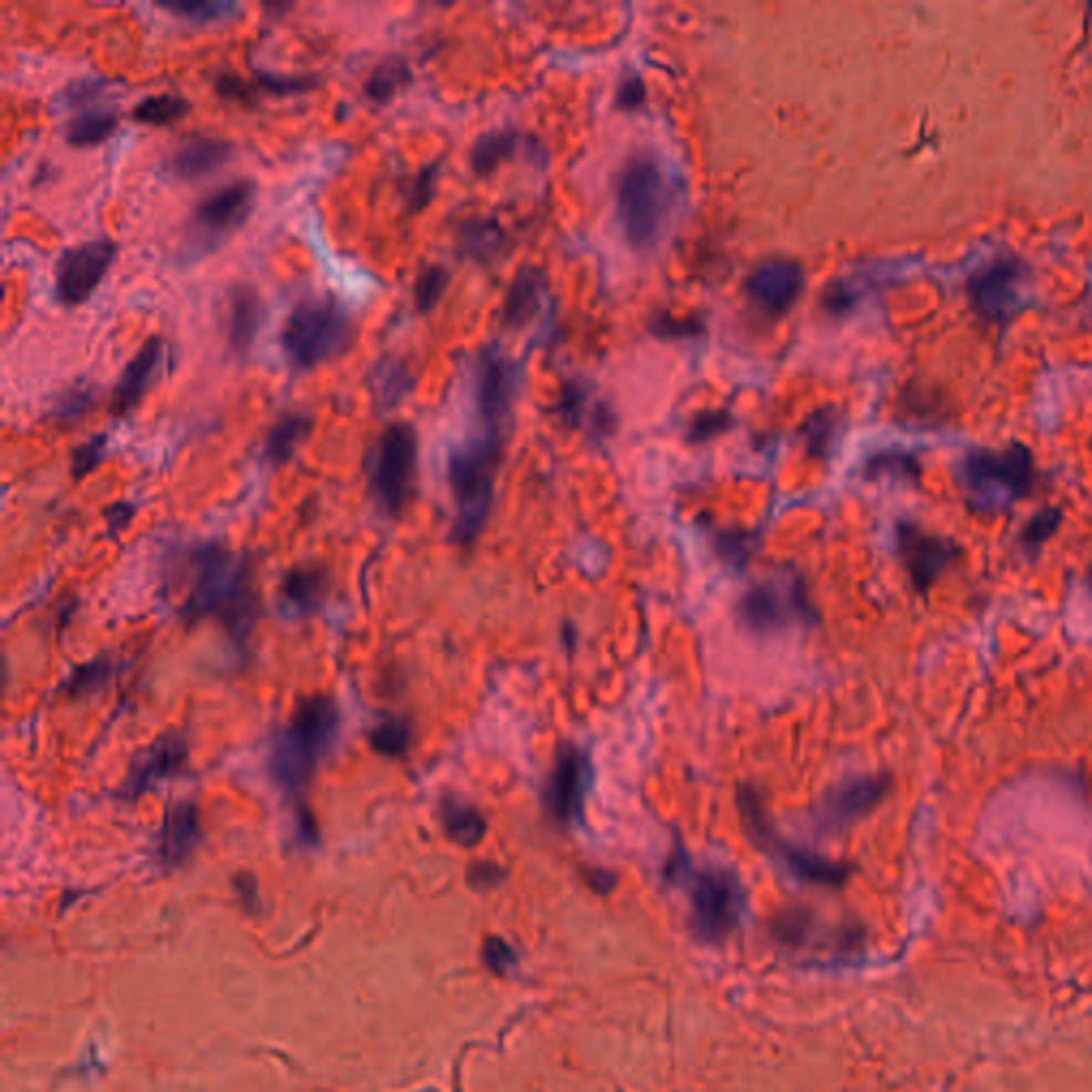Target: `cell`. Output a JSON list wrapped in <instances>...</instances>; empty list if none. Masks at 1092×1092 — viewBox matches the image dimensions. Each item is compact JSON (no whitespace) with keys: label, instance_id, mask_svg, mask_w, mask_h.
<instances>
[{"label":"cell","instance_id":"1","mask_svg":"<svg viewBox=\"0 0 1092 1092\" xmlns=\"http://www.w3.org/2000/svg\"><path fill=\"white\" fill-rule=\"evenodd\" d=\"M193 583L184 604L188 621L218 619L237 642L257 621V594L248 562L220 545H205L193 555Z\"/></svg>","mask_w":1092,"mask_h":1092},{"label":"cell","instance_id":"2","mask_svg":"<svg viewBox=\"0 0 1092 1092\" xmlns=\"http://www.w3.org/2000/svg\"><path fill=\"white\" fill-rule=\"evenodd\" d=\"M340 711L329 696H310L299 702L287 728L278 732L271 751V771L288 792L299 794L318 762L333 749L340 736Z\"/></svg>","mask_w":1092,"mask_h":1092},{"label":"cell","instance_id":"3","mask_svg":"<svg viewBox=\"0 0 1092 1092\" xmlns=\"http://www.w3.org/2000/svg\"><path fill=\"white\" fill-rule=\"evenodd\" d=\"M497 460L499 435L491 433L461 446L451 455L449 481L457 508L453 538L460 545L474 543L490 517Z\"/></svg>","mask_w":1092,"mask_h":1092},{"label":"cell","instance_id":"4","mask_svg":"<svg viewBox=\"0 0 1092 1092\" xmlns=\"http://www.w3.org/2000/svg\"><path fill=\"white\" fill-rule=\"evenodd\" d=\"M350 333V318L336 299H306L288 315L282 348L295 368L310 370L336 357L348 344Z\"/></svg>","mask_w":1092,"mask_h":1092},{"label":"cell","instance_id":"5","mask_svg":"<svg viewBox=\"0 0 1092 1092\" xmlns=\"http://www.w3.org/2000/svg\"><path fill=\"white\" fill-rule=\"evenodd\" d=\"M668 873L674 879L688 877L691 898V920L696 930L709 939H725L741 920L743 888L739 879L723 868L693 870L683 852H677L668 864Z\"/></svg>","mask_w":1092,"mask_h":1092},{"label":"cell","instance_id":"6","mask_svg":"<svg viewBox=\"0 0 1092 1092\" xmlns=\"http://www.w3.org/2000/svg\"><path fill=\"white\" fill-rule=\"evenodd\" d=\"M960 481L978 508L1003 511L1033 490L1031 453L1018 444L1001 453H973L960 467Z\"/></svg>","mask_w":1092,"mask_h":1092},{"label":"cell","instance_id":"7","mask_svg":"<svg viewBox=\"0 0 1092 1092\" xmlns=\"http://www.w3.org/2000/svg\"><path fill=\"white\" fill-rule=\"evenodd\" d=\"M617 202L624 227L633 244H653L670 209V186L660 165L649 156L633 158L621 173Z\"/></svg>","mask_w":1092,"mask_h":1092},{"label":"cell","instance_id":"8","mask_svg":"<svg viewBox=\"0 0 1092 1092\" xmlns=\"http://www.w3.org/2000/svg\"><path fill=\"white\" fill-rule=\"evenodd\" d=\"M416 461L419 442L412 425L393 423L380 433L370 463V478L378 504L389 515H398L410 502L416 483Z\"/></svg>","mask_w":1092,"mask_h":1092},{"label":"cell","instance_id":"9","mask_svg":"<svg viewBox=\"0 0 1092 1092\" xmlns=\"http://www.w3.org/2000/svg\"><path fill=\"white\" fill-rule=\"evenodd\" d=\"M739 811L743 826L748 831L749 838L762 847L764 852L773 854L781 863L785 864L792 873L803 877L813 884H824V886H838L847 877V866L841 863L826 861L813 852H806L803 847H796L787 841H783L779 834L771 831V824L766 820L764 806L760 803L758 794L749 790L748 785L741 787L739 792Z\"/></svg>","mask_w":1092,"mask_h":1092},{"label":"cell","instance_id":"10","mask_svg":"<svg viewBox=\"0 0 1092 1092\" xmlns=\"http://www.w3.org/2000/svg\"><path fill=\"white\" fill-rule=\"evenodd\" d=\"M115 244L107 237L69 248L56 265V295L64 306H80L94 292L114 262Z\"/></svg>","mask_w":1092,"mask_h":1092},{"label":"cell","instance_id":"11","mask_svg":"<svg viewBox=\"0 0 1092 1092\" xmlns=\"http://www.w3.org/2000/svg\"><path fill=\"white\" fill-rule=\"evenodd\" d=\"M589 781V758L575 745L559 749L543 790L546 811L562 824L576 822L583 815Z\"/></svg>","mask_w":1092,"mask_h":1092},{"label":"cell","instance_id":"12","mask_svg":"<svg viewBox=\"0 0 1092 1092\" xmlns=\"http://www.w3.org/2000/svg\"><path fill=\"white\" fill-rule=\"evenodd\" d=\"M890 783L888 775H864L834 785L815 808L820 828L836 833L852 826L884 801Z\"/></svg>","mask_w":1092,"mask_h":1092},{"label":"cell","instance_id":"13","mask_svg":"<svg viewBox=\"0 0 1092 1092\" xmlns=\"http://www.w3.org/2000/svg\"><path fill=\"white\" fill-rule=\"evenodd\" d=\"M811 612L813 608L806 600L801 580H792L787 585H758L745 594L741 602L743 621L755 632H773L794 619L811 621Z\"/></svg>","mask_w":1092,"mask_h":1092},{"label":"cell","instance_id":"14","mask_svg":"<svg viewBox=\"0 0 1092 1092\" xmlns=\"http://www.w3.org/2000/svg\"><path fill=\"white\" fill-rule=\"evenodd\" d=\"M255 184L248 179H235L218 190L205 195L195 205L190 216V230L202 241H218L223 235L237 229L253 209Z\"/></svg>","mask_w":1092,"mask_h":1092},{"label":"cell","instance_id":"15","mask_svg":"<svg viewBox=\"0 0 1092 1092\" xmlns=\"http://www.w3.org/2000/svg\"><path fill=\"white\" fill-rule=\"evenodd\" d=\"M896 540L903 564L918 591H926L960 553L951 538L926 534L911 523L898 525Z\"/></svg>","mask_w":1092,"mask_h":1092},{"label":"cell","instance_id":"16","mask_svg":"<svg viewBox=\"0 0 1092 1092\" xmlns=\"http://www.w3.org/2000/svg\"><path fill=\"white\" fill-rule=\"evenodd\" d=\"M186 741L177 734H169L158 739L154 745L145 749L144 753L135 760L131 773L124 781L122 796L126 799H137L147 792L156 781L172 776L182 769L186 762Z\"/></svg>","mask_w":1092,"mask_h":1092},{"label":"cell","instance_id":"17","mask_svg":"<svg viewBox=\"0 0 1092 1092\" xmlns=\"http://www.w3.org/2000/svg\"><path fill=\"white\" fill-rule=\"evenodd\" d=\"M803 288V269L792 260H769L749 278L751 299L764 310L781 312L794 303Z\"/></svg>","mask_w":1092,"mask_h":1092},{"label":"cell","instance_id":"18","mask_svg":"<svg viewBox=\"0 0 1092 1092\" xmlns=\"http://www.w3.org/2000/svg\"><path fill=\"white\" fill-rule=\"evenodd\" d=\"M476 403H478V414L483 419L485 433L499 435L502 421L508 412L511 403V374L506 363L495 357L493 352H487L478 361V372H476Z\"/></svg>","mask_w":1092,"mask_h":1092},{"label":"cell","instance_id":"19","mask_svg":"<svg viewBox=\"0 0 1092 1092\" xmlns=\"http://www.w3.org/2000/svg\"><path fill=\"white\" fill-rule=\"evenodd\" d=\"M163 359V340L158 336L147 338L140 350L133 354V359L124 365L120 380L115 384L114 395H112V412L122 416L131 412L140 400L144 398L145 391L150 389L154 374L161 365Z\"/></svg>","mask_w":1092,"mask_h":1092},{"label":"cell","instance_id":"20","mask_svg":"<svg viewBox=\"0 0 1092 1092\" xmlns=\"http://www.w3.org/2000/svg\"><path fill=\"white\" fill-rule=\"evenodd\" d=\"M233 158V144L220 137H186L173 147L169 169L179 179H199L220 169Z\"/></svg>","mask_w":1092,"mask_h":1092},{"label":"cell","instance_id":"21","mask_svg":"<svg viewBox=\"0 0 1092 1092\" xmlns=\"http://www.w3.org/2000/svg\"><path fill=\"white\" fill-rule=\"evenodd\" d=\"M262 303L257 288L237 285L227 299V344L235 354L250 350L259 333Z\"/></svg>","mask_w":1092,"mask_h":1092},{"label":"cell","instance_id":"22","mask_svg":"<svg viewBox=\"0 0 1092 1092\" xmlns=\"http://www.w3.org/2000/svg\"><path fill=\"white\" fill-rule=\"evenodd\" d=\"M202 841L199 815L190 803L173 805L163 824L161 833V856L165 863H182L193 854L197 843Z\"/></svg>","mask_w":1092,"mask_h":1092},{"label":"cell","instance_id":"23","mask_svg":"<svg viewBox=\"0 0 1092 1092\" xmlns=\"http://www.w3.org/2000/svg\"><path fill=\"white\" fill-rule=\"evenodd\" d=\"M440 817L446 834L463 847L476 845L487 833V822L481 811L457 796H446L442 801Z\"/></svg>","mask_w":1092,"mask_h":1092},{"label":"cell","instance_id":"24","mask_svg":"<svg viewBox=\"0 0 1092 1092\" xmlns=\"http://www.w3.org/2000/svg\"><path fill=\"white\" fill-rule=\"evenodd\" d=\"M327 578L318 568H299L288 573L282 585V598L290 615H308L324 596Z\"/></svg>","mask_w":1092,"mask_h":1092},{"label":"cell","instance_id":"25","mask_svg":"<svg viewBox=\"0 0 1092 1092\" xmlns=\"http://www.w3.org/2000/svg\"><path fill=\"white\" fill-rule=\"evenodd\" d=\"M372 391L380 408H393L402 402L412 389V374L398 357L380 359L372 370Z\"/></svg>","mask_w":1092,"mask_h":1092},{"label":"cell","instance_id":"26","mask_svg":"<svg viewBox=\"0 0 1092 1092\" xmlns=\"http://www.w3.org/2000/svg\"><path fill=\"white\" fill-rule=\"evenodd\" d=\"M310 425H312V421L306 414H299V412L282 416L269 430V435L265 440V457H267V461L274 463V465L287 463L295 455V451L299 449V444L306 440V435L310 432Z\"/></svg>","mask_w":1092,"mask_h":1092},{"label":"cell","instance_id":"27","mask_svg":"<svg viewBox=\"0 0 1092 1092\" xmlns=\"http://www.w3.org/2000/svg\"><path fill=\"white\" fill-rule=\"evenodd\" d=\"M117 126V115L110 110H87L84 114L75 115L66 124V142L78 147L96 145L114 133Z\"/></svg>","mask_w":1092,"mask_h":1092},{"label":"cell","instance_id":"28","mask_svg":"<svg viewBox=\"0 0 1092 1092\" xmlns=\"http://www.w3.org/2000/svg\"><path fill=\"white\" fill-rule=\"evenodd\" d=\"M410 80V71L408 66L403 64L400 58H389L384 62H380L378 66H374V71L370 73V78L365 80V94L374 101V103H387L391 101L398 90Z\"/></svg>","mask_w":1092,"mask_h":1092},{"label":"cell","instance_id":"29","mask_svg":"<svg viewBox=\"0 0 1092 1092\" xmlns=\"http://www.w3.org/2000/svg\"><path fill=\"white\" fill-rule=\"evenodd\" d=\"M370 743L384 758H403L412 743L410 719L389 718L375 723L370 734Z\"/></svg>","mask_w":1092,"mask_h":1092},{"label":"cell","instance_id":"30","mask_svg":"<svg viewBox=\"0 0 1092 1092\" xmlns=\"http://www.w3.org/2000/svg\"><path fill=\"white\" fill-rule=\"evenodd\" d=\"M188 107L190 103L182 96L154 94V96H145L135 105L133 117L144 124H169L186 114Z\"/></svg>","mask_w":1092,"mask_h":1092},{"label":"cell","instance_id":"31","mask_svg":"<svg viewBox=\"0 0 1092 1092\" xmlns=\"http://www.w3.org/2000/svg\"><path fill=\"white\" fill-rule=\"evenodd\" d=\"M449 287V271L444 267L430 265L425 267L414 282V306L419 312H430L433 306L442 299Z\"/></svg>","mask_w":1092,"mask_h":1092},{"label":"cell","instance_id":"32","mask_svg":"<svg viewBox=\"0 0 1092 1092\" xmlns=\"http://www.w3.org/2000/svg\"><path fill=\"white\" fill-rule=\"evenodd\" d=\"M163 9H167L177 18H186L193 22H212L225 18L229 11L235 9L230 2H212V0H167L158 2Z\"/></svg>","mask_w":1092,"mask_h":1092},{"label":"cell","instance_id":"33","mask_svg":"<svg viewBox=\"0 0 1092 1092\" xmlns=\"http://www.w3.org/2000/svg\"><path fill=\"white\" fill-rule=\"evenodd\" d=\"M536 290H538L536 276H529V274L518 276L517 282L511 288L508 301H506V320L508 322L517 324V322H523L529 318V315L534 312V306H536Z\"/></svg>","mask_w":1092,"mask_h":1092},{"label":"cell","instance_id":"34","mask_svg":"<svg viewBox=\"0 0 1092 1092\" xmlns=\"http://www.w3.org/2000/svg\"><path fill=\"white\" fill-rule=\"evenodd\" d=\"M513 147V137L506 133L483 135L472 150V165L476 172H490L502 156H506Z\"/></svg>","mask_w":1092,"mask_h":1092},{"label":"cell","instance_id":"35","mask_svg":"<svg viewBox=\"0 0 1092 1092\" xmlns=\"http://www.w3.org/2000/svg\"><path fill=\"white\" fill-rule=\"evenodd\" d=\"M1061 511L1059 508H1043L1039 511L1036 517L1031 518L1027 523V527L1022 529V545L1031 550H1037L1039 546L1043 545L1045 540H1050L1054 536V532L1059 529L1061 525Z\"/></svg>","mask_w":1092,"mask_h":1092},{"label":"cell","instance_id":"36","mask_svg":"<svg viewBox=\"0 0 1092 1092\" xmlns=\"http://www.w3.org/2000/svg\"><path fill=\"white\" fill-rule=\"evenodd\" d=\"M92 402H94V393H92V389L87 384H84V387H73V389L64 391L58 398L52 414L56 419H60V421H69L71 423V421H78L80 416H84Z\"/></svg>","mask_w":1092,"mask_h":1092},{"label":"cell","instance_id":"37","mask_svg":"<svg viewBox=\"0 0 1092 1092\" xmlns=\"http://www.w3.org/2000/svg\"><path fill=\"white\" fill-rule=\"evenodd\" d=\"M255 82L257 90H267L274 94H297L318 86L317 78H290V75H274L265 71L255 73Z\"/></svg>","mask_w":1092,"mask_h":1092},{"label":"cell","instance_id":"38","mask_svg":"<svg viewBox=\"0 0 1092 1092\" xmlns=\"http://www.w3.org/2000/svg\"><path fill=\"white\" fill-rule=\"evenodd\" d=\"M103 451H105V435H94L84 444H80L71 457L73 476L82 478V476L90 474L103 461Z\"/></svg>","mask_w":1092,"mask_h":1092},{"label":"cell","instance_id":"39","mask_svg":"<svg viewBox=\"0 0 1092 1092\" xmlns=\"http://www.w3.org/2000/svg\"><path fill=\"white\" fill-rule=\"evenodd\" d=\"M107 677H110V666L105 661H92L73 674L69 683V693L84 696L90 691L99 690L107 681Z\"/></svg>","mask_w":1092,"mask_h":1092},{"label":"cell","instance_id":"40","mask_svg":"<svg viewBox=\"0 0 1092 1092\" xmlns=\"http://www.w3.org/2000/svg\"><path fill=\"white\" fill-rule=\"evenodd\" d=\"M483 956H485L487 967H490L491 971H495V973H506L515 965V951L511 949V946L506 941H502L497 937H490L485 941Z\"/></svg>","mask_w":1092,"mask_h":1092},{"label":"cell","instance_id":"41","mask_svg":"<svg viewBox=\"0 0 1092 1092\" xmlns=\"http://www.w3.org/2000/svg\"><path fill=\"white\" fill-rule=\"evenodd\" d=\"M435 175H437L435 165H430V167L421 169L419 175L414 177L412 188H410V199H408L412 207H425L427 203L432 202L433 186H435Z\"/></svg>","mask_w":1092,"mask_h":1092},{"label":"cell","instance_id":"42","mask_svg":"<svg viewBox=\"0 0 1092 1092\" xmlns=\"http://www.w3.org/2000/svg\"><path fill=\"white\" fill-rule=\"evenodd\" d=\"M493 230V225H483V223H470L463 227V244L470 253H487L490 250L491 244H495L497 239H493L491 235Z\"/></svg>","mask_w":1092,"mask_h":1092},{"label":"cell","instance_id":"43","mask_svg":"<svg viewBox=\"0 0 1092 1092\" xmlns=\"http://www.w3.org/2000/svg\"><path fill=\"white\" fill-rule=\"evenodd\" d=\"M749 538H745V534H739V536H730V534H723L719 538V553L728 559H734L736 564H743L749 557Z\"/></svg>","mask_w":1092,"mask_h":1092},{"label":"cell","instance_id":"44","mask_svg":"<svg viewBox=\"0 0 1092 1092\" xmlns=\"http://www.w3.org/2000/svg\"><path fill=\"white\" fill-rule=\"evenodd\" d=\"M467 877H470V882H472L474 886H478V888H490V886H495V884L499 882L502 870H499L495 864L478 863L474 864V866L470 868V875H467Z\"/></svg>","mask_w":1092,"mask_h":1092},{"label":"cell","instance_id":"45","mask_svg":"<svg viewBox=\"0 0 1092 1092\" xmlns=\"http://www.w3.org/2000/svg\"><path fill=\"white\" fill-rule=\"evenodd\" d=\"M133 513H135V511H133V506H128V504H115L112 511H107L110 527H112V529H122V527L131 521Z\"/></svg>","mask_w":1092,"mask_h":1092},{"label":"cell","instance_id":"46","mask_svg":"<svg viewBox=\"0 0 1092 1092\" xmlns=\"http://www.w3.org/2000/svg\"><path fill=\"white\" fill-rule=\"evenodd\" d=\"M640 101H642V84H640L638 80L624 84V87H621V105H626V107H633V105H638Z\"/></svg>","mask_w":1092,"mask_h":1092}]
</instances>
